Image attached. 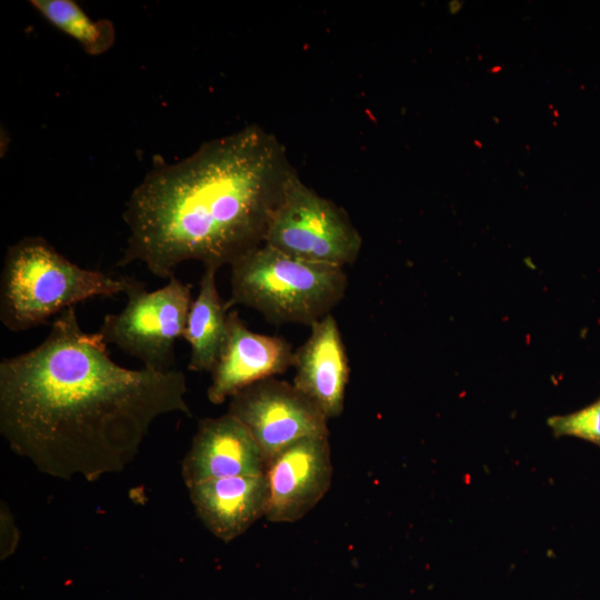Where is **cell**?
Returning <instances> with one entry per match:
<instances>
[{"mask_svg":"<svg viewBox=\"0 0 600 600\" xmlns=\"http://www.w3.org/2000/svg\"><path fill=\"white\" fill-rule=\"evenodd\" d=\"M182 371L116 363L97 332L62 311L33 349L0 362V432L48 476L93 482L122 471L153 421L191 416Z\"/></svg>","mask_w":600,"mask_h":600,"instance_id":"obj_1","label":"cell"},{"mask_svg":"<svg viewBox=\"0 0 600 600\" xmlns=\"http://www.w3.org/2000/svg\"><path fill=\"white\" fill-rule=\"evenodd\" d=\"M294 174L283 144L258 124L154 164L126 203L129 233L117 264L139 261L168 279L189 260L231 266L263 244Z\"/></svg>","mask_w":600,"mask_h":600,"instance_id":"obj_2","label":"cell"},{"mask_svg":"<svg viewBox=\"0 0 600 600\" xmlns=\"http://www.w3.org/2000/svg\"><path fill=\"white\" fill-rule=\"evenodd\" d=\"M141 281L86 269L58 252L43 237H26L6 252L0 278V320L20 332L96 297L127 293Z\"/></svg>","mask_w":600,"mask_h":600,"instance_id":"obj_3","label":"cell"},{"mask_svg":"<svg viewBox=\"0 0 600 600\" xmlns=\"http://www.w3.org/2000/svg\"><path fill=\"white\" fill-rule=\"evenodd\" d=\"M343 268L301 260L267 244L231 264L228 309L241 304L274 324L311 327L344 297Z\"/></svg>","mask_w":600,"mask_h":600,"instance_id":"obj_4","label":"cell"},{"mask_svg":"<svg viewBox=\"0 0 600 600\" xmlns=\"http://www.w3.org/2000/svg\"><path fill=\"white\" fill-rule=\"evenodd\" d=\"M263 244L293 258L343 268L359 257L362 237L343 208L297 173L273 212Z\"/></svg>","mask_w":600,"mask_h":600,"instance_id":"obj_5","label":"cell"},{"mask_svg":"<svg viewBox=\"0 0 600 600\" xmlns=\"http://www.w3.org/2000/svg\"><path fill=\"white\" fill-rule=\"evenodd\" d=\"M190 283L172 277L157 290L141 282L126 294L123 309L108 313L98 330L106 343L139 359L156 371L176 369L174 346L182 338L192 302Z\"/></svg>","mask_w":600,"mask_h":600,"instance_id":"obj_6","label":"cell"},{"mask_svg":"<svg viewBox=\"0 0 600 600\" xmlns=\"http://www.w3.org/2000/svg\"><path fill=\"white\" fill-rule=\"evenodd\" d=\"M228 412L250 431L267 463L303 438L329 437L323 411L293 383L273 377L233 394Z\"/></svg>","mask_w":600,"mask_h":600,"instance_id":"obj_7","label":"cell"},{"mask_svg":"<svg viewBox=\"0 0 600 600\" xmlns=\"http://www.w3.org/2000/svg\"><path fill=\"white\" fill-rule=\"evenodd\" d=\"M329 437L303 438L267 463L268 506L271 522L293 523L310 512L332 481Z\"/></svg>","mask_w":600,"mask_h":600,"instance_id":"obj_8","label":"cell"},{"mask_svg":"<svg viewBox=\"0 0 600 600\" xmlns=\"http://www.w3.org/2000/svg\"><path fill=\"white\" fill-rule=\"evenodd\" d=\"M294 351L282 337L253 332L238 311L228 313V332L211 371L208 400L221 404L243 388L293 367Z\"/></svg>","mask_w":600,"mask_h":600,"instance_id":"obj_9","label":"cell"},{"mask_svg":"<svg viewBox=\"0 0 600 600\" xmlns=\"http://www.w3.org/2000/svg\"><path fill=\"white\" fill-rule=\"evenodd\" d=\"M267 461L250 431L227 412L198 423L181 463L187 487L201 481L266 473Z\"/></svg>","mask_w":600,"mask_h":600,"instance_id":"obj_10","label":"cell"},{"mask_svg":"<svg viewBox=\"0 0 600 600\" xmlns=\"http://www.w3.org/2000/svg\"><path fill=\"white\" fill-rule=\"evenodd\" d=\"M307 341L294 351L293 386L328 418L339 417L349 381V359L336 318L328 313L311 327Z\"/></svg>","mask_w":600,"mask_h":600,"instance_id":"obj_11","label":"cell"},{"mask_svg":"<svg viewBox=\"0 0 600 600\" xmlns=\"http://www.w3.org/2000/svg\"><path fill=\"white\" fill-rule=\"evenodd\" d=\"M203 526L218 539L230 542L266 516V473L201 481L187 487Z\"/></svg>","mask_w":600,"mask_h":600,"instance_id":"obj_12","label":"cell"},{"mask_svg":"<svg viewBox=\"0 0 600 600\" xmlns=\"http://www.w3.org/2000/svg\"><path fill=\"white\" fill-rule=\"evenodd\" d=\"M217 270L204 268L182 336L190 347L188 369L196 372L212 371L227 338L229 312L216 284Z\"/></svg>","mask_w":600,"mask_h":600,"instance_id":"obj_13","label":"cell"},{"mask_svg":"<svg viewBox=\"0 0 600 600\" xmlns=\"http://www.w3.org/2000/svg\"><path fill=\"white\" fill-rule=\"evenodd\" d=\"M29 3L50 24L76 40L89 56H101L114 44L112 21L92 20L73 0H31Z\"/></svg>","mask_w":600,"mask_h":600,"instance_id":"obj_14","label":"cell"},{"mask_svg":"<svg viewBox=\"0 0 600 600\" xmlns=\"http://www.w3.org/2000/svg\"><path fill=\"white\" fill-rule=\"evenodd\" d=\"M548 426L556 437H577L600 447V398L572 413L550 417Z\"/></svg>","mask_w":600,"mask_h":600,"instance_id":"obj_15","label":"cell"},{"mask_svg":"<svg viewBox=\"0 0 600 600\" xmlns=\"http://www.w3.org/2000/svg\"><path fill=\"white\" fill-rule=\"evenodd\" d=\"M0 558L11 556L19 543L20 533L9 507L1 501L0 507Z\"/></svg>","mask_w":600,"mask_h":600,"instance_id":"obj_16","label":"cell"},{"mask_svg":"<svg viewBox=\"0 0 600 600\" xmlns=\"http://www.w3.org/2000/svg\"><path fill=\"white\" fill-rule=\"evenodd\" d=\"M449 7H450L451 13H456V12H458V11L461 9L462 3H461V2H458V1H453V2H451V3L449 4Z\"/></svg>","mask_w":600,"mask_h":600,"instance_id":"obj_17","label":"cell"}]
</instances>
